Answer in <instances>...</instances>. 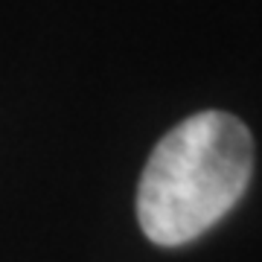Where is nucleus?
<instances>
[{"instance_id":"nucleus-1","label":"nucleus","mask_w":262,"mask_h":262,"mask_svg":"<svg viewBox=\"0 0 262 262\" xmlns=\"http://www.w3.org/2000/svg\"><path fill=\"white\" fill-rule=\"evenodd\" d=\"M253 175V137L225 111L178 122L155 146L137 187V222L155 245L178 248L233 210Z\"/></svg>"}]
</instances>
